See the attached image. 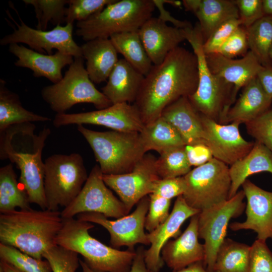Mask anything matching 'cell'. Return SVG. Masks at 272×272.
<instances>
[{
    "instance_id": "obj_14",
    "label": "cell",
    "mask_w": 272,
    "mask_h": 272,
    "mask_svg": "<svg viewBox=\"0 0 272 272\" xmlns=\"http://www.w3.org/2000/svg\"><path fill=\"white\" fill-rule=\"evenodd\" d=\"M150 203L149 196L143 198L133 212L126 216L110 220L104 215L96 213H84L78 215L77 219L98 224L106 229L110 235L111 246L117 249L126 246L134 250L138 244L150 245L145 224Z\"/></svg>"
},
{
    "instance_id": "obj_56",
    "label": "cell",
    "mask_w": 272,
    "mask_h": 272,
    "mask_svg": "<svg viewBox=\"0 0 272 272\" xmlns=\"http://www.w3.org/2000/svg\"><path fill=\"white\" fill-rule=\"evenodd\" d=\"M216 272H219V271H216Z\"/></svg>"
},
{
    "instance_id": "obj_1",
    "label": "cell",
    "mask_w": 272,
    "mask_h": 272,
    "mask_svg": "<svg viewBox=\"0 0 272 272\" xmlns=\"http://www.w3.org/2000/svg\"><path fill=\"white\" fill-rule=\"evenodd\" d=\"M198 84L196 56L183 47H177L161 63L153 64L133 103L145 125L160 117L172 103L193 94Z\"/></svg>"
},
{
    "instance_id": "obj_21",
    "label": "cell",
    "mask_w": 272,
    "mask_h": 272,
    "mask_svg": "<svg viewBox=\"0 0 272 272\" xmlns=\"http://www.w3.org/2000/svg\"><path fill=\"white\" fill-rule=\"evenodd\" d=\"M198 238V214L191 217L188 226L179 237L164 245L161 253L164 263L176 271L196 262H203L205 248Z\"/></svg>"
},
{
    "instance_id": "obj_52",
    "label": "cell",
    "mask_w": 272,
    "mask_h": 272,
    "mask_svg": "<svg viewBox=\"0 0 272 272\" xmlns=\"http://www.w3.org/2000/svg\"><path fill=\"white\" fill-rule=\"evenodd\" d=\"M172 272H209L203 264V261L192 263L182 269Z\"/></svg>"
},
{
    "instance_id": "obj_20",
    "label": "cell",
    "mask_w": 272,
    "mask_h": 272,
    "mask_svg": "<svg viewBox=\"0 0 272 272\" xmlns=\"http://www.w3.org/2000/svg\"><path fill=\"white\" fill-rule=\"evenodd\" d=\"M138 32L146 52L154 65L161 63L170 52L186 40L184 29L168 26L158 17L149 18Z\"/></svg>"
},
{
    "instance_id": "obj_35",
    "label": "cell",
    "mask_w": 272,
    "mask_h": 272,
    "mask_svg": "<svg viewBox=\"0 0 272 272\" xmlns=\"http://www.w3.org/2000/svg\"><path fill=\"white\" fill-rule=\"evenodd\" d=\"M249 49L263 67L272 66V17L264 16L246 28Z\"/></svg>"
},
{
    "instance_id": "obj_10",
    "label": "cell",
    "mask_w": 272,
    "mask_h": 272,
    "mask_svg": "<svg viewBox=\"0 0 272 272\" xmlns=\"http://www.w3.org/2000/svg\"><path fill=\"white\" fill-rule=\"evenodd\" d=\"M245 198L243 190H240L228 200L198 214V236L204 240L203 264L209 272H215L216 255L226 238L230 220L239 217L245 209Z\"/></svg>"
},
{
    "instance_id": "obj_55",
    "label": "cell",
    "mask_w": 272,
    "mask_h": 272,
    "mask_svg": "<svg viewBox=\"0 0 272 272\" xmlns=\"http://www.w3.org/2000/svg\"><path fill=\"white\" fill-rule=\"evenodd\" d=\"M269 56H270V59L272 60V46H271L270 50Z\"/></svg>"
},
{
    "instance_id": "obj_41",
    "label": "cell",
    "mask_w": 272,
    "mask_h": 272,
    "mask_svg": "<svg viewBox=\"0 0 272 272\" xmlns=\"http://www.w3.org/2000/svg\"><path fill=\"white\" fill-rule=\"evenodd\" d=\"M149 196L150 203L145 227L149 233L162 224L169 217L171 199L154 193H151Z\"/></svg>"
},
{
    "instance_id": "obj_2",
    "label": "cell",
    "mask_w": 272,
    "mask_h": 272,
    "mask_svg": "<svg viewBox=\"0 0 272 272\" xmlns=\"http://www.w3.org/2000/svg\"><path fill=\"white\" fill-rule=\"evenodd\" d=\"M63 225L61 212L31 208L0 214V243L14 247L36 258L57 245Z\"/></svg>"
},
{
    "instance_id": "obj_17",
    "label": "cell",
    "mask_w": 272,
    "mask_h": 272,
    "mask_svg": "<svg viewBox=\"0 0 272 272\" xmlns=\"http://www.w3.org/2000/svg\"><path fill=\"white\" fill-rule=\"evenodd\" d=\"M204 130V142L213 157L230 166L246 156L254 142L244 139L240 133V123L225 124L201 115Z\"/></svg>"
},
{
    "instance_id": "obj_22",
    "label": "cell",
    "mask_w": 272,
    "mask_h": 272,
    "mask_svg": "<svg viewBox=\"0 0 272 272\" xmlns=\"http://www.w3.org/2000/svg\"><path fill=\"white\" fill-rule=\"evenodd\" d=\"M206 58L214 74L233 85L235 101L239 90L257 77L263 67L250 51L240 59L226 57L217 53L206 54Z\"/></svg>"
},
{
    "instance_id": "obj_46",
    "label": "cell",
    "mask_w": 272,
    "mask_h": 272,
    "mask_svg": "<svg viewBox=\"0 0 272 272\" xmlns=\"http://www.w3.org/2000/svg\"><path fill=\"white\" fill-rule=\"evenodd\" d=\"M241 25L246 28L264 16L262 0H234Z\"/></svg>"
},
{
    "instance_id": "obj_47",
    "label": "cell",
    "mask_w": 272,
    "mask_h": 272,
    "mask_svg": "<svg viewBox=\"0 0 272 272\" xmlns=\"http://www.w3.org/2000/svg\"><path fill=\"white\" fill-rule=\"evenodd\" d=\"M186 189L184 176L159 179L152 193L171 199L183 195Z\"/></svg>"
},
{
    "instance_id": "obj_54",
    "label": "cell",
    "mask_w": 272,
    "mask_h": 272,
    "mask_svg": "<svg viewBox=\"0 0 272 272\" xmlns=\"http://www.w3.org/2000/svg\"><path fill=\"white\" fill-rule=\"evenodd\" d=\"M264 16L272 17V0H262Z\"/></svg>"
},
{
    "instance_id": "obj_19",
    "label": "cell",
    "mask_w": 272,
    "mask_h": 272,
    "mask_svg": "<svg viewBox=\"0 0 272 272\" xmlns=\"http://www.w3.org/2000/svg\"><path fill=\"white\" fill-rule=\"evenodd\" d=\"M199 213V211L188 205L182 195L176 198L167 220L153 231L148 233L150 246L145 251V260L149 269L159 272L165 264L161 255L164 245L171 238L179 235L181 225L187 219Z\"/></svg>"
},
{
    "instance_id": "obj_30",
    "label": "cell",
    "mask_w": 272,
    "mask_h": 272,
    "mask_svg": "<svg viewBox=\"0 0 272 272\" xmlns=\"http://www.w3.org/2000/svg\"><path fill=\"white\" fill-rule=\"evenodd\" d=\"M50 120L24 108L18 95L9 90L6 81L0 79V133L14 125Z\"/></svg>"
},
{
    "instance_id": "obj_51",
    "label": "cell",
    "mask_w": 272,
    "mask_h": 272,
    "mask_svg": "<svg viewBox=\"0 0 272 272\" xmlns=\"http://www.w3.org/2000/svg\"><path fill=\"white\" fill-rule=\"evenodd\" d=\"M257 78L266 94L272 99V66H263Z\"/></svg>"
},
{
    "instance_id": "obj_44",
    "label": "cell",
    "mask_w": 272,
    "mask_h": 272,
    "mask_svg": "<svg viewBox=\"0 0 272 272\" xmlns=\"http://www.w3.org/2000/svg\"><path fill=\"white\" fill-rule=\"evenodd\" d=\"M249 49L246 28L239 27L219 48L216 53L226 57L244 56Z\"/></svg>"
},
{
    "instance_id": "obj_6",
    "label": "cell",
    "mask_w": 272,
    "mask_h": 272,
    "mask_svg": "<svg viewBox=\"0 0 272 272\" xmlns=\"http://www.w3.org/2000/svg\"><path fill=\"white\" fill-rule=\"evenodd\" d=\"M153 0H116L87 20L77 22L76 34L87 41L137 31L152 17Z\"/></svg>"
},
{
    "instance_id": "obj_8",
    "label": "cell",
    "mask_w": 272,
    "mask_h": 272,
    "mask_svg": "<svg viewBox=\"0 0 272 272\" xmlns=\"http://www.w3.org/2000/svg\"><path fill=\"white\" fill-rule=\"evenodd\" d=\"M44 194L47 209L58 211L77 196L88 175L82 156L54 154L44 160Z\"/></svg>"
},
{
    "instance_id": "obj_40",
    "label": "cell",
    "mask_w": 272,
    "mask_h": 272,
    "mask_svg": "<svg viewBox=\"0 0 272 272\" xmlns=\"http://www.w3.org/2000/svg\"><path fill=\"white\" fill-rule=\"evenodd\" d=\"M43 257L49 263L52 272H76L80 265L77 252L57 245L46 251Z\"/></svg>"
},
{
    "instance_id": "obj_3",
    "label": "cell",
    "mask_w": 272,
    "mask_h": 272,
    "mask_svg": "<svg viewBox=\"0 0 272 272\" xmlns=\"http://www.w3.org/2000/svg\"><path fill=\"white\" fill-rule=\"evenodd\" d=\"M94 227L90 222L74 218L63 219L56 243L81 254L93 272H129L135 250H120L104 244L90 235Z\"/></svg>"
},
{
    "instance_id": "obj_23",
    "label": "cell",
    "mask_w": 272,
    "mask_h": 272,
    "mask_svg": "<svg viewBox=\"0 0 272 272\" xmlns=\"http://www.w3.org/2000/svg\"><path fill=\"white\" fill-rule=\"evenodd\" d=\"M9 50L18 58L14 63L16 66L28 68L34 77L46 78L53 84L61 80L62 69L74 60L73 56L59 51L51 55L43 54L17 43L10 44Z\"/></svg>"
},
{
    "instance_id": "obj_29",
    "label": "cell",
    "mask_w": 272,
    "mask_h": 272,
    "mask_svg": "<svg viewBox=\"0 0 272 272\" xmlns=\"http://www.w3.org/2000/svg\"><path fill=\"white\" fill-rule=\"evenodd\" d=\"M263 172L272 174V152L263 144L255 141L249 153L229 168L231 185L229 199L237 193L248 177Z\"/></svg>"
},
{
    "instance_id": "obj_53",
    "label": "cell",
    "mask_w": 272,
    "mask_h": 272,
    "mask_svg": "<svg viewBox=\"0 0 272 272\" xmlns=\"http://www.w3.org/2000/svg\"><path fill=\"white\" fill-rule=\"evenodd\" d=\"M0 268H1L3 272H22L14 266L1 260Z\"/></svg>"
},
{
    "instance_id": "obj_27",
    "label": "cell",
    "mask_w": 272,
    "mask_h": 272,
    "mask_svg": "<svg viewBox=\"0 0 272 272\" xmlns=\"http://www.w3.org/2000/svg\"><path fill=\"white\" fill-rule=\"evenodd\" d=\"M272 99L264 91L257 77L243 87L239 98L231 107L221 123L250 122L270 109Z\"/></svg>"
},
{
    "instance_id": "obj_9",
    "label": "cell",
    "mask_w": 272,
    "mask_h": 272,
    "mask_svg": "<svg viewBox=\"0 0 272 272\" xmlns=\"http://www.w3.org/2000/svg\"><path fill=\"white\" fill-rule=\"evenodd\" d=\"M182 196L191 208L200 212L229 199L231 185L229 168L213 158L184 176Z\"/></svg>"
},
{
    "instance_id": "obj_50",
    "label": "cell",
    "mask_w": 272,
    "mask_h": 272,
    "mask_svg": "<svg viewBox=\"0 0 272 272\" xmlns=\"http://www.w3.org/2000/svg\"><path fill=\"white\" fill-rule=\"evenodd\" d=\"M153 1L155 7L157 8L159 11L160 15L158 18L162 20L165 22H170L173 25V26L181 29L192 26L189 22L180 20L171 16V14L164 7V5L166 4L165 0H153Z\"/></svg>"
},
{
    "instance_id": "obj_15",
    "label": "cell",
    "mask_w": 272,
    "mask_h": 272,
    "mask_svg": "<svg viewBox=\"0 0 272 272\" xmlns=\"http://www.w3.org/2000/svg\"><path fill=\"white\" fill-rule=\"evenodd\" d=\"M157 158L146 153L128 173L103 175L106 185L118 195L128 213L144 197L153 193L160 179L156 166Z\"/></svg>"
},
{
    "instance_id": "obj_37",
    "label": "cell",
    "mask_w": 272,
    "mask_h": 272,
    "mask_svg": "<svg viewBox=\"0 0 272 272\" xmlns=\"http://www.w3.org/2000/svg\"><path fill=\"white\" fill-rule=\"evenodd\" d=\"M27 5H32L37 20L36 28L46 30L49 22L56 26L65 22L69 0H23Z\"/></svg>"
},
{
    "instance_id": "obj_4",
    "label": "cell",
    "mask_w": 272,
    "mask_h": 272,
    "mask_svg": "<svg viewBox=\"0 0 272 272\" xmlns=\"http://www.w3.org/2000/svg\"><path fill=\"white\" fill-rule=\"evenodd\" d=\"M188 41L196 56L198 84L196 91L188 97L194 108L202 115L221 123L234 103V86L210 70L203 49V40L198 23L184 29Z\"/></svg>"
},
{
    "instance_id": "obj_48",
    "label": "cell",
    "mask_w": 272,
    "mask_h": 272,
    "mask_svg": "<svg viewBox=\"0 0 272 272\" xmlns=\"http://www.w3.org/2000/svg\"><path fill=\"white\" fill-rule=\"evenodd\" d=\"M185 151L191 166L198 167L205 164L214 157L207 146L203 144L185 145Z\"/></svg>"
},
{
    "instance_id": "obj_38",
    "label": "cell",
    "mask_w": 272,
    "mask_h": 272,
    "mask_svg": "<svg viewBox=\"0 0 272 272\" xmlns=\"http://www.w3.org/2000/svg\"><path fill=\"white\" fill-rule=\"evenodd\" d=\"M1 260L7 262L22 272H52L47 260L33 257L18 249L0 243Z\"/></svg>"
},
{
    "instance_id": "obj_32",
    "label": "cell",
    "mask_w": 272,
    "mask_h": 272,
    "mask_svg": "<svg viewBox=\"0 0 272 272\" xmlns=\"http://www.w3.org/2000/svg\"><path fill=\"white\" fill-rule=\"evenodd\" d=\"M111 41L117 52L138 71L146 76L153 64L141 39L138 31L117 33L112 35Z\"/></svg>"
},
{
    "instance_id": "obj_26",
    "label": "cell",
    "mask_w": 272,
    "mask_h": 272,
    "mask_svg": "<svg viewBox=\"0 0 272 272\" xmlns=\"http://www.w3.org/2000/svg\"><path fill=\"white\" fill-rule=\"evenodd\" d=\"M144 78L123 58L119 59L101 92L112 104L134 103Z\"/></svg>"
},
{
    "instance_id": "obj_28",
    "label": "cell",
    "mask_w": 272,
    "mask_h": 272,
    "mask_svg": "<svg viewBox=\"0 0 272 272\" xmlns=\"http://www.w3.org/2000/svg\"><path fill=\"white\" fill-rule=\"evenodd\" d=\"M81 47L90 80L95 84L106 81L119 60L110 38L93 39Z\"/></svg>"
},
{
    "instance_id": "obj_39",
    "label": "cell",
    "mask_w": 272,
    "mask_h": 272,
    "mask_svg": "<svg viewBox=\"0 0 272 272\" xmlns=\"http://www.w3.org/2000/svg\"><path fill=\"white\" fill-rule=\"evenodd\" d=\"M116 0H69L65 22L74 23L75 21H83L100 12Z\"/></svg>"
},
{
    "instance_id": "obj_18",
    "label": "cell",
    "mask_w": 272,
    "mask_h": 272,
    "mask_svg": "<svg viewBox=\"0 0 272 272\" xmlns=\"http://www.w3.org/2000/svg\"><path fill=\"white\" fill-rule=\"evenodd\" d=\"M242 186L247 200L246 219L230 224L229 228L233 231L251 230L257 234V239L272 240V192L263 190L247 179Z\"/></svg>"
},
{
    "instance_id": "obj_33",
    "label": "cell",
    "mask_w": 272,
    "mask_h": 272,
    "mask_svg": "<svg viewBox=\"0 0 272 272\" xmlns=\"http://www.w3.org/2000/svg\"><path fill=\"white\" fill-rule=\"evenodd\" d=\"M28 196L19 183L12 163L0 168V212L31 208Z\"/></svg>"
},
{
    "instance_id": "obj_7",
    "label": "cell",
    "mask_w": 272,
    "mask_h": 272,
    "mask_svg": "<svg viewBox=\"0 0 272 272\" xmlns=\"http://www.w3.org/2000/svg\"><path fill=\"white\" fill-rule=\"evenodd\" d=\"M41 94L42 99L56 114L65 113L74 105L80 103L93 104L98 110L112 105L90 80L84 65L83 57L74 58L61 80L44 87Z\"/></svg>"
},
{
    "instance_id": "obj_36",
    "label": "cell",
    "mask_w": 272,
    "mask_h": 272,
    "mask_svg": "<svg viewBox=\"0 0 272 272\" xmlns=\"http://www.w3.org/2000/svg\"><path fill=\"white\" fill-rule=\"evenodd\" d=\"M185 147L175 148L160 154L156 159V166L160 178L184 176L191 170Z\"/></svg>"
},
{
    "instance_id": "obj_5",
    "label": "cell",
    "mask_w": 272,
    "mask_h": 272,
    "mask_svg": "<svg viewBox=\"0 0 272 272\" xmlns=\"http://www.w3.org/2000/svg\"><path fill=\"white\" fill-rule=\"evenodd\" d=\"M104 175L131 172L147 153L140 132L98 131L78 125Z\"/></svg>"
},
{
    "instance_id": "obj_13",
    "label": "cell",
    "mask_w": 272,
    "mask_h": 272,
    "mask_svg": "<svg viewBox=\"0 0 272 272\" xmlns=\"http://www.w3.org/2000/svg\"><path fill=\"white\" fill-rule=\"evenodd\" d=\"M10 18L16 25L14 32L4 36L0 40L2 45L22 43L38 52L52 54V49L70 54L74 58L83 57L81 47L73 38V24L67 23L65 26L57 25L50 30L33 29L27 25L19 17V24L8 13Z\"/></svg>"
},
{
    "instance_id": "obj_31",
    "label": "cell",
    "mask_w": 272,
    "mask_h": 272,
    "mask_svg": "<svg viewBox=\"0 0 272 272\" xmlns=\"http://www.w3.org/2000/svg\"><path fill=\"white\" fill-rule=\"evenodd\" d=\"M140 133L147 152L154 150L161 154L185 146L178 132L162 117L145 125Z\"/></svg>"
},
{
    "instance_id": "obj_24",
    "label": "cell",
    "mask_w": 272,
    "mask_h": 272,
    "mask_svg": "<svg viewBox=\"0 0 272 272\" xmlns=\"http://www.w3.org/2000/svg\"><path fill=\"white\" fill-rule=\"evenodd\" d=\"M161 117L176 129L185 145L205 144L200 114L191 104L188 97H181L167 106Z\"/></svg>"
},
{
    "instance_id": "obj_43",
    "label": "cell",
    "mask_w": 272,
    "mask_h": 272,
    "mask_svg": "<svg viewBox=\"0 0 272 272\" xmlns=\"http://www.w3.org/2000/svg\"><path fill=\"white\" fill-rule=\"evenodd\" d=\"M248 272H272V252L266 241L256 239L250 246Z\"/></svg>"
},
{
    "instance_id": "obj_16",
    "label": "cell",
    "mask_w": 272,
    "mask_h": 272,
    "mask_svg": "<svg viewBox=\"0 0 272 272\" xmlns=\"http://www.w3.org/2000/svg\"><path fill=\"white\" fill-rule=\"evenodd\" d=\"M84 124L101 125L122 132H140L145 126L137 108L128 103L114 104L95 111L56 114L53 120L56 128Z\"/></svg>"
},
{
    "instance_id": "obj_11",
    "label": "cell",
    "mask_w": 272,
    "mask_h": 272,
    "mask_svg": "<svg viewBox=\"0 0 272 272\" xmlns=\"http://www.w3.org/2000/svg\"><path fill=\"white\" fill-rule=\"evenodd\" d=\"M50 130L44 128L38 135L33 137L32 152H20L14 148L12 143L0 144L1 160L9 159L20 171V183L26 191L30 203H35L42 210H46L44 194V162L42 160V150Z\"/></svg>"
},
{
    "instance_id": "obj_25",
    "label": "cell",
    "mask_w": 272,
    "mask_h": 272,
    "mask_svg": "<svg viewBox=\"0 0 272 272\" xmlns=\"http://www.w3.org/2000/svg\"><path fill=\"white\" fill-rule=\"evenodd\" d=\"M182 3L197 18L203 43L221 24L239 19L234 0H184Z\"/></svg>"
},
{
    "instance_id": "obj_45",
    "label": "cell",
    "mask_w": 272,
    "mask_h": 272,
    "mask_svg": "<svg viewBox=\"0 0 272 272\" xmlns=\"http://www.w3.org/2000/svg\"><path fill=\"white\" fill-rule=\"evenodd\" d=\"M241 25L239 19L227 21L218 27L203 43V49L206 54L216 53L219 48Z\"/></svg>"
},
{
    "instance_id": "obj_34",
    "label": "cell",
    "mask_w": 272,
    "mask_h": 272,
    "mask_svg": "<svg viewBox=\"0 0 272 272\" xmlns=\"http://www.w3.org/2000/svg\"><path fill=\"white\" fill-rule=\"evenodd\" d=\"M250 248L226 238L216 255L215 272H248Z\"/></svg>"
},
{
    "instance_id": "obj_42",
    "label": "cell",
    "mask_w": 272,
    "mask_h": 272,
    "mask_svg": "<svg viewBox=\"0 0 272 272\" xmlns=\"http://www.w3.org/2000/svg\"><path fill=\"white\" fill-rule=\"evenodd\" d=\"M245 124L248 133L272 152V109Z\"/></svg>"
},
{
    "instance_id": "obj_12",
    "label": "cell",
    "mask_w": 272,
    "mask_h": 272,
    "mask_svg": "<svg viewBox=\"0 0 272 272\" xmlns=\"http://www.w3.org/2000/svg\"><path fill=\"white\" fill-rule=\"evenodd\" d=\"M103 175L99 165H95L79 194L61 212L62 219L73 218L84 213H99L116 219L129 214L124 203L108 188Z\"/></svg>"
},
{
    "instance_id": "obj_49",
    "label": "cell",
    "mask_w": 272,
    "mask_h": 272,
    "mask_svg": "<svg viewBox=\"0 0 272 272\" xmlns=\"http://www.w3.org/2000/svg\"><path fill=\"white\" fill-rule=\"evenodd\" d=\"M145 249L143 246H139L135 249V256L129 272H154L149 269L146 265L145 260ZM80 263L82 272H93L84 261L80 259Z\"/></svg>"
}]
</instances>
